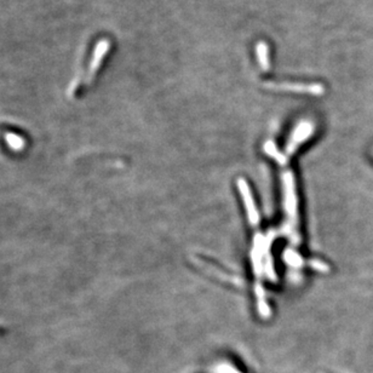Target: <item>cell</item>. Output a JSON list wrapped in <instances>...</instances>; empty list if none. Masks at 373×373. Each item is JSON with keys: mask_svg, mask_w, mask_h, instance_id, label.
<instances>
[{"mask_svg": "<svg viewBox=\"0 0 373 373\" xmlns=\"http://www.w3.org/2000/svg\"><path fill=\"white\" fill-rule=\"evenodd\" d=\"M263 87L274 91L296 92V93H306V95H313V96H321L325 93V87L321 84L268 82H264Z\"/></svg>", "mask_w": 373, "mask_h": 373, "instance_id": "6da1fadb", "label": "cell"}, {"mask_svg": "<svg viewBox=\"0 0 373 373\" xmlns=\"http://www.w3.org/2000/svg\"><path fill=\"white\" fill-rule=\"evenodd\" d=\"M256 55L258 60V65L264 72H268L271 68V60H269V46L264 41H260L256 46Z\"/></svg>", "mask_w": 373, "mask_h": 373, "instance_id": "277c9868", "label": "cell"}, {"mask_svg": "<svg viewBox=\"0 0 373 373\" xmlns=\"http://www.w3.org/2000/svg\"><path fill=\"white\" fill-rule=\"evenodd\" d=\"M239 187H240L241 195H242V199L245 201L246 207H247V211H249V216H250V221L256 225L258 222V215H257V211H256V207L253 206V200H252V196H251L250 190H249V187L247 184L240 179L239 181Z\"/></svg>", "mask_w": 373, "mask_h": 373, "instance_id": "3957f363", "label": "cell"}, {"mask_svg": "<svg viewBox=\"0 0 373 373\" xmlns=\"http://www.w3.org/2000/svg\"><path fill=\"white\" fill-rule=\"evenodd\" d=\"M313 125L308 122H303L297 126L296 130L292 133L291 138H290V142L287 144V153L292 154L296 150L297 147L306 141L310 135H312Z\"/></svg>", "mask_w": 373, "mask_h": 373, "instance_id": "7a4b0ae2", "label": "cell"}]
</instances>
